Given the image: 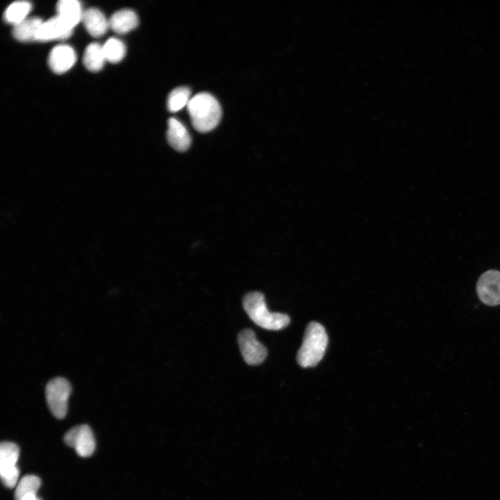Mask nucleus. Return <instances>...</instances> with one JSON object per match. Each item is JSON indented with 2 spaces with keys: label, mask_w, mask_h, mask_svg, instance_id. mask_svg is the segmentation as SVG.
Listing matches in <instances>:
<instances>
[{
  "label": "nucleus",
  "mask_w": 500,
  "mask_h": 500,
  "mask_svg": "<svg viewBox=\"0 0 500 500\" xmlns=\"http://www.w3.org/2000/svg\"><path fill=\"white\" fill-rule=\"evenodd\" d=\"M83 64L91 72H98L106 61L102 45L92 42L88 45L83 55Z\"/></svg>",
  "instance_id": "dca6fc26"
},
{
  "label": "nucleus",
  "mask_w": 500,
  "mask_h": 500,
  "mask_svg": "<svg viewBox=\"0 0 500 500\" xmlns=\"http://www.w3.org/2000/svg\"><path fill=\"white\" fill-rule=\"evenodd\" d=\"M238 340L242 356L247 364L256 365L264 361L267 354V349L258 341L252 330H242Z\"/></svg>",
  "instance_id": "0eeeda50"
},
{
  "label": "nucleus",
  "mask_w": 500,
  "mask_h": 500,
  "mask_svg": "<svg viewBox=\"0 0 500 500\" xmlns=\"http://www.w3.org/2000/svg\"><path fill=\"white\" fill-rule=\"evenodd\" d=\"M187 107L192 124L199 132L212 130L221 119V106L218 101L208 93L201 92L191 97Z\"/></svg>",
  "instance_id": "f257e3e1"
},
{
  "label": "nucleus",
  "mask_w": 500,
  "mask_h": 500,
  "mask_svg": "<svg viewBox=\"0 0 500 500\" xmlns=\"http://www.w3.org/2000/svg\"><path fill=\"white\" fill-rule=\"evenodd\" d=\"M57 15L74 28L82 20L83 11L76 0H60L56 5Z\"/></svg>",
  "instance_id": "2eb2a0df"
},
{
  "label": "nucleus",
  "mask_w": 500,
  "mask_h": 500,
  "mask_svg": "<svg viewBox=\"0 0 500 500\" xmlns=\"http://www.w3.org/2000/svg\"><path fill=\"white\" fill-rule=\"evenodd\" d=\"M109 28L119 34L128 33L138 24L136 13L132 10L122 9L115 12L108 20Z\"/></svg>",
  "instance_id": "ddd939ff"
},
{
  "label": "nucleus",
  "mask_w": 500,
  "mask_h": 500,
  "mask_svg": "<svg viewBox=\"0 0 500 500\" xmlns=\"http://www.w3.org/2000/svg\"><path fill=\"white\" fill-rule=\"evenodd\" d=\"M328 344L324 326L315 322L306 327L302 344L297 353V362L302 367H314L322 359Z\"/></svg>",
  "instance_id": "7ed1b4c3"
},
{
  "label": "nucleus",
  "mask_w": 500,
  "mask_h": 500,
  "mask_svg": "<svg viewBox=\"0 0 500 500\" xmlns=\"http://www.w3.org/2000/svg\"><path fill=\"white\" fill-rule=\"evenodd\" d=\"M167 139L170 146L178 151H186L191 144L190 135L184 125L177 119L168 120Z\"/></svg>",
  "instance_id": "9b49d317"
},
{
  "label": "nucleus",
  "mask_w": 500,
  "mask_h": 500,
  "mask_svg": "<svg viewBox=\"0 0 500 500\" xmlns=\"http://www.w3.org/2000/svg\"><path fill=\"white\" fill-rule=\"evenodd\" d=\"M19 456L18 446L11 442H2L0 445V476L3 484L15 488L19 476L17 461Z\"/></svg>",
  "instance_id": "39448f33"
},
{
  "label": "nucleus",
  "mask_w": 500,
  "mask_h": 500,
  "mask_svg": "<svg viewBox=\"0 0 500 500\" xmlns=\"http://www.w3.org/2000/svg\"><path fill=\"white\" fill-rule=\"evenodd\" d=\"M63 440L81 457H89L94 451L95 439L88 425L81 424L72 428L65 434Z\"/></svg>",
  "instance_id": "423d86ee"
},
{
  "label": "nucleus",
  "mask_w": 500,
  "mask_h": 500,
  "mask_svg": "<svg viewBox=\"0 0 500 500\" xmlns=\"http://www.w3.org/2000/svg\"><path fill=\"white\" fill-rule=\"evenodd\" d=\"M74 28L59 16L56 15L43 22L38 37V41L47 42L69 38Z\"/></svg>",
  "instance_id": "9d476101"
},
{
  "label": "nucleus",
  "mask_w": 500,
  "mask_h": 500,
  "mask_svg": "<svg viewBox=\"0 0 500 500\" xmlns=\"http://www.w3.org/2000/svg\"><path fill=\"white\" fill-rule=\"evenodd\" d=\"M190 90L185 87H180L173 90L167 98V108L170 112H175L184 106H188L190 100Z\"/></svg>",
  "instance_id": "aec40b11"
},
{
  "label": "nucleus",
  "mask_w": 500,
  "mask_h": 500,
  "mask_svg": "<svg viewBox=\"0 0 500 500\" xmlns=\"http://www.w3.org/2000/svg\"><path fill=\"white\" fill-rule=\"evenodd\" d=\"M243 307L250 319L265 329L277 331L285 328L290 323L288 315L271 312L267 309L265 297L260 292L247 294L243 299Z\"/></svg>",
  "instance_id": "f03ea898"
},
{
  "label": "nucleus",
  "mask_w": 500,
  "mask_h": 500,
  "mask_svg": "<svg viewBox=\"0 0 500 500\" xmlns=\"http://www.w3.org/2000/svg\"><path fill=\"white\" fill-rule=\"evenodd\" d=\"M476 291L479 299L488 306L500 304V272L489 270L479 278Z\"/></svg>",
  "instance_id": "6e6552de"
},
{
  "label": "nucleus",
  "mask_w": 500,
  "mask_h": 500,
  "mask_svg": "<svg viewBox=\"0 0 500 500\" xmlns=\"http://www.w3.org/2000/svg\"><path fill=\"white\" fill-rule=\"evenodd\" d=\"M71 391L69 382L62 377L54 378L47 384L46 400L51 412L55 417L62 419L65 417Z\"/></svg>",
  "instance_id": "20e7f679"
},
{
  "label": "nucleus",
  "mask_w": 500,
  "mask_h": 500,
  "mask_svg": "<svg viewBox=\"0 0 500 500\" xmlns=\"http://www.w3.org/2000/svg\"><path fill=\"white\" fill-rule=\"evenodd\" d=\"M41 479L33 474L23 476L15 486V499L19 500L23 496L37 493L41 485Z\"/></svg>",
  "instance_id": "6ab92c4d"
},
{
  "label": "nucleus",
  "mask_w": 500,
  "mask_h": 500,
  "mask_svg": "<svg viewBox=\"0 0 500 500\" xmlns=\"http://www.w3.org/2000/svg\"><path fill=\"white\" fill-rule=\"evenodd\" d=\"M19 500H42L38 496L37 493L28 494L23 496Z\"/></svg>",
  "instance_id": "412c9836"
},
{
  "label": "nucleus",
  "mask_w": 500,
  "mask_h": 500,
  "mask_svg": "<svg viewBox=\"0 0 500 500\" xmlns=\"http://www.w3.org/2000/svg\"><path fill=\"white\" fill-rule=\"evenodd\" d=\"M87 31L93 37L103 35L109 28V22L104 15L94 8L83 11L82 20Z\"/></svg>",
  "instance_id": "f8f14e48"
},
{
  "label": "nucleus",
  "mask_w": 500,
  "mask_h": 500,
  "mask_svg": "<svg viewBox=\"0 0 500 500\" xmlns=\"http://www.w3.org/2000/svg\"><path fill=\"white\" fill-rule=\"evenodd\" d=\"M76 60V55L72 47L60 44L53 47L51 51L48 63L53 72L62 74L72 68Z\"/></svg>",
  "instance_id": "1a4fd4ad"
},
{
  "label": "nucleus",
  "mask_w": 500,
  "mask_h": 500,
  "mask_svg": "<svg viewBox=\"0 0 500 500\" xmlns=\"http://www.w3.org/2000/svg\"><path fill=\"white\" fill-rule=\"evenodd\" d=\"M31 8V4L26 1L13 2L5 10L4 19L8 23L15 26L27 18Z\"/></svg>",
  "instance_id": "f3484780"
},
{
  "label": "nucleus",
  "mask_w": 500,
  "mask_h": 500,
  "mask_svg": "<svg viewBox=\"0 0 500 500\" xmlns=\"http://www.w3.org/2000/svg\"><path fill=\"white\" fill-rule=\"evenodd\" d=\"M106 60L110 62H118L123 59L126 54L124 44L117 38H109L102 45Z\"/></svg>",
  "instance_id": "a211bd4d"
},
{
  "label": "nucleus",
  "mask_w": 500,
  "mask_h": 500,
  "mask_svg": "<svg viewBox=\"0 0 500 500\" xmlns=\"http://www.w3.org/2000/svg\"><path fill=\"white\" fill-rule=\"evenodd\" d=\"M43 21L37 17H27L19 24L14 26V38L24 42L38 41V37Z\"/></svg>",
  "instance_id": "4468645a"
}]
</instances>
